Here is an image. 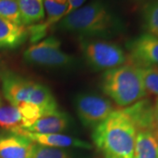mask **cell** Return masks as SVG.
<instances>
[{
    "label": "cell",
    "mask_w": 158,
    "mask_h": 158,
    "mask_svg": "<svg viewBox=\"0 0 158 158\" xmlns=\"http://www.w3.org/2000/svg\"><path fill=\"white\" fill-rule=\"evenodd\" d=\"M137 129L124 109L114 110L92 132V141L106 157L134 158Z\"/></svg>",
    "instance_id": "cell-1"
},
{
    "label": "cell",
    "mask_w": 158,
    "mask_h": 158,
    "mask_svg": "<svg viewBox=\"0 0 158 158\" xmlns=\"http://www.w3.org/2000/svg\"><path fill=\"white\" fill-rule=\"evenodd\" d=\"M59 28L86 39L108 38L120 29V23L102 0L92 1L59 21Z\"/></svg>",
    "instance_id": "cell-2"
},
{
    "label": "cell",
    "mask_w": 158,
    "mask_h": 158,
    "mask_svg": "<svg viewBox=\"0 0 158 158\" xmlns=\"http://www.w3.org/2000/svg\"><path fill=\"white\" fill-rule=\"evenodd\" d=\"M101 89L114 103L127 107L147 96L141 69L133 63H126L103 74Z\"/></svg>",
    "instance_id": "cell-3"
},
{
    "label": "cell",
    "mask_w": 158,
    "mask_h": 158,
    "mask_svg": "<svg viewBox=\"0 0 158 158\" xmlns=\"http://www.w3.org/2000/svg\"><path fill=\"white\" fill-rule=\"evenodd\" d=\"M1 77L4 96L11 106L18 107L24 103L32 104L46 113L58 110L56 98L48 86L11 72L4 73Z\"/></svg>",
    "instance_id": "cell-4"
},
{
    "label": "cell",
    "mask_w": 158,
    "mask_h": 158,
    "mask_svg": "<svg viewBox=\"0 0 158 158\" xmlns=\"http://www.w3.org/2000/svg\"><path fill=\"white\" fill-rule=\"evenodd\" d=\"M80 48L86 63L95 70L117 68L126 64L128 59L120 46L102 39L82 38Z\"/></svg>",
    "instance_id": "cell-5"
},
{
    "label": "cell",
    "mask_w": 158,
    "mask_h": 158,
    "mask_svg": "<svg viewBox=\"0 0 158 158\" xmlns=\"http://www.w3.org/2000/svg\"><path fill=\"white\" fill-rule=\"evenodd\" d=\"M23 56L29 64L43 67L65 68L74 63L73 56L62 51L61 42L56 37H48L31 45Z\"/></svg>",
    "instance_id": "cell-6"
},
{
    "label": "cell",
    "mask_w": 158,
    "mask_h": 158,
    "mask_svg": "<svg viewBox=\"0 0 158 158\" xmlns=\"http://www.w3.org/2000/svg\"><path fill=\"white\" fill-rule=\"evenodd\" d=\"M75 108L82 124L91 128H95L114 111L109 99L89 93L76 97Z\"/></svg>",
    "instance_id": "cell-7"
},
{
    "label": "cell",
    "mask_w": 158,
    "mask_h": 158,
    "mask_svg": "<svg viewBox=\"0 0 158 158\" xmlns=\"http://www.w3.org/2000/svg\"><path fill=\"white\" fill-rule=\"evenodd\" d=\"M131 63L138 67L158 66V38L147 33L127 44Z\"/></svg>",
    "instance_id": "cell-8"
},
{
    "label": "cell",
    "mask_w": 158,
    "mask_h": 158,
    "mask_svg": "<svg viewBox=\"0 0 158 158\" xmlns=\"http://www.w3.org/2000/svg\"><path fill=\"white\" fill-rule=\"evenodd\" d=\"M16 135L24 136L29 139L35 144H39L41 146L47 147L58 148H79L84 149H90L92 148L89 142L75 138L72 136H69L63 134H35L30 133L23 128L14 130L13 132Z\"/></svg>",
    "instance_id": "cell-9"
},
{
    "label": "cell",
    "mask_w": 158,
    "mask_h": 158,
    "mask_svg": "<svg viewBox=\"0 0 158 158\" xmlns=\"http://www.w3.org/2000/svg\"><path fill=\"white\" fill-rule=\"evenodd\" d=\"M34 143L11 132L0 134V158H33Z\"/></svg>",
    "instance_id": "cell-10"
},
{
    "label": "cell",
    "mask_w": 158,
    "mask_h": 158,
    "mask_svg": "<svg viewBox=\"0 0 158 158\" xmlns=\"http://www.w3.org/2000/svg\"><path fill=\"white\" fill-rule=\"evenodd\" d=\"M70 124V118L68 114L56 110L43 115L30 126L26 131L35 134H62L67 130Z\"/></svg>",
    "instance_id": "cell-11"
},
{
    "label": "cell",
    "mask_w": 158,
    "mask_h": 158,
    "mask_svg": "<svg viewBox=\"0 0 158 158\" xmlns=\"http://www.w3.org/2000/svg\"><path fill=\"white\" fill-rule=\"evenodd\" d=\"M154 105L148 99H141L132 106L124 108L125 112L129 115L135 126L137 132L144 130H154V118H153Z\"/></svg>",
    "instance_id": "cell-12"
},
{
    "label": "cell",
    "mask_w": 158,
    "mask_h": 158,
    "mask_svg": "<svg viewBox=\"0 0 158 158\" xmlns=\"http://www.w3.org/2000/svg\"><path fill=\"white\" fill-rule=\"evenodd\" d=\"M27 36L28 31L25 26L0 18V48H16L25 42Z\"/></svg>",
    "instance_id": "cell-13"
},
{
    "label": "cell",
    "mask_w": 158,
    "mask_h": 158,
    "mask_svg": "<svg viewBox=\"0 0 158 158\" xmlns=\"http://www.w3.org/2000/svg\"><path fill=\"white\" fill-rule=\"evenodd\" d=\"M134 158H158V141L152 131L137 132Z\"/></svg>",
    "instance_id": "cell-14"
},
{
    "label": "cell",
    "mask_w": 158,
    "mask_h": 158,
    "mask_svg": "<svg viewBox=\"0 0 158 158\" xmlns=\"http://www.w3.org/2000/svg\"><path fill=\"white\" fill-rule=\"evenodd\" d=\"M23 26H32L45 19L43 0H17Z\"/></svg>",
    "instance_id": "cell-15"
},
{
    "label": "cell",
    "mask_w": 158,
    "mask_h": 158,
    "mask_svg": "<svg viewBox=\"0 0 158 158\" xmlns=\"http://www.w3.org/2000/svg\"><path fill=\"white\" fill-rule=\"evenodd\" d=\"M47 19L42 26L48 31L52 25L59 22L68 11V0H43Z\"/></svg>",
    "instance_id": "cell-16"
},
{
    "label": "cell",
    "mask_w": 158,
    "mask_h": 158,
    "mask_svg": "<svg viewBox=\"0 0 158 158\" xmlns=\"http://www.w3.org/2000/svg\"><path fill=\"white\" fill-rule=\"evenodd\" d=\"M0 127L8 132L22 128L23 118L17 106H0Z\"/></svg>",
    "instance_id": "cell-17"
},
{
    "label": "cell",
    "mask_w": 158,
    "mask_h": 158,
    "mask_svg": "<svg viewBox=\"0 0 158 158\" xmlns=\"http://www.w3.org/2000/svg\"><path fill=\"white\" fill-rule=\"evenodd\" d=\"M142 20L147 34L158 38V0H153L144 6Z\"/></svg>",
    "instance_id": "cell-18"
},
{
    "label": "cell",
    "mask_w": 158,
    "mask_h": 158,
    "mask_svg": "<svg viewBox=\"0 0 158 158\" xmlns=\"http://www.w3.org/2000/svg\"><path fill=\"white\" fill-rule=\"evenodd\" d=\"M0 18L23 26L17 0H0Z\"/></svg>",
    "instance_id": "cell-19"
},
{
    "label": "cell",
    "mask_w": 158,
    "mask_h": 158,
    "mask_svg": "<svg viewBox=\"0 0 158 158\" xmlns=\"http://www.w3.org/2000/svg\"><path fill=\"white\" fill-rule=\"evenodd\" d=\"M142 81L148 93L158 98V66L140 67Z\"/></svg>",
    "instance_id": "cell-20"
},
{
    "label": "cell",
    "mask_w": 158,
    "mask_h": 158,
    "mask_svg": "<svg viewBox=\"0 0 158 158\" xmlns=\"http://www.w3.org/2000/svg\"><path fill=\"white\" fill-rule=\"evenodd\" d=\"M18 108L21 113L23 118V129H27L34 124L37 119L47 114L41 108L27 103L19 105Z\"/></svg>",
    "instance_id": "cell-21"
},
{
    "label": "cell",
    "mask_w": 158,
    "mask_h": 158,
    "mask_svg": "<svg viewBox=\"0 0 158 158\" xmlns=\"http://www.w3.org/2000/svg\"><path fill=\"white\" fill-rule=\"evenodd\" d=\"M33 158H71L69 154L62 148L41 146L34 144Z\"/></svg>",
    "instance_id": "cell-22"
},
{
    "label": "cell",
    "mask_w": 158,
    "mask_h": 158,
    "mask_svg": "<svg viewBox=\"0 0 158 158\" xmlns=\"http://www.w3.org/2000/svg\"><path fill=\"white\" fill-rule=\"evenodd\" d=\"M85 2V0H68V11L66 12V15H68L69 14L70 12H72V11H76V10H77L78 8H80L82 5L84 4ZM65 15V16H66ZM64 16V17H65Z\"/></svg>",
    "instance_id": "cell-23"
},
{
    "label": "cell",
    "mask_w": 158,
    "mask_h": 158,
    "mask_svg": "<svg viewBox=\"0 0 158 158\" xmlns=\"http://www.w3.org/2000/svg\"><path fill=\"white\" fill-rule=\"evenodd\" d=\"M153 118H154V134H158V98L154 104L153 107Z\"/></svg>",
    "instance_id": "cell-24"
},
{
    "label": "cell",
    "mask_w": 158,
    "mask_h": 158,
    "mask_svg": "<svg viewBox=\"0 0 158 158\" xmlns=\"http://www.w3.org/2000/svg\"><path fill=\"white\" fill-rule=\"evenodd\" d=\"M155 135L156 136V139H157V141H158V134H155Z\"/></svg>",
    "instance_id": "cell-25"
},
{
    "label": "cell",
    "mask_w": 158,
    "mask_h": 158,
    "mask_svg": "<svg viewBox=\"0 0 158 158\" xmlns=\"http://www.w3.org/2000/svg\"><path fill=\"white\" fill-rule=\"evenodd\" d=\"M0 104H1V100H0Z\"/></svg>",
    "instance_id": "cell-26"
},
{
    "label": "cell",
    "mask_w": 158,
    "mask_h": 158,
    "mask_svg": "<svg viewBox=\"0 0 158 158\" xmlns=\"http://www.w3.org/2000/svg\"><path fill=\"white\" fill-rule=\"evenodd\" d=\"M106 158H109V157H106Z\"/></svg>",
    "instance_id": "cell-27"
}]
</instances>
